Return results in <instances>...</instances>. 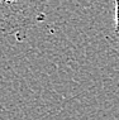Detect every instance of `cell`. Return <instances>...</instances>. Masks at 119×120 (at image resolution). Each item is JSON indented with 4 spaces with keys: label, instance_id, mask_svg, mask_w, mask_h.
<instances>
[{
    "label": "cell",
    "instance_id": "cell-1",
    "mask_svg": "<svg viewBox=\"0 0 119 120\" xmlns=\"http://www.w3.org/2000/svg\"><path fill=\"white\" fill-rule=\"evenodd\" d=\"M48 0H0V38L17 35L44 19Z\"/></svg>",
    "mask_w": 119,
    "mask_h": 120
},
{
    "label": "cell",
    "instance_id": "cell-2",
    "mask_svg": "<svg viewBox=\"0 0 119 120\" xmlns=\"http://www.w3.org/2000/svg\"><path fill=\"white\" fill-rule=\"evenodd\" d=\"M114 1V32L119 35V0Z\"/></svg>",
    "mask_w": 119,
    "mask_h": 120
}]
</instances>
